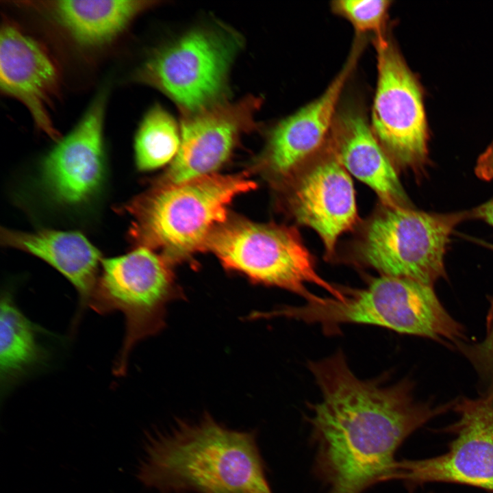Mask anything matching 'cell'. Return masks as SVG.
Returning a JSON list of instances; mask_svg holds the SVG:
<instances>
[{
  "label": "cell",
  "instance_id": "obj_14",
  "mask_svg": "<svg viewBox=\"0 0 493 493\" xmlns=\"http://www.w3.org/2000/svg\"><path fill=\"white\" fill-rule=\"evenodd\" d=\"M288 205L299 223L316 231L328 256L333 254L338 238L357 221L353 184L335 153L297 177Z\"/></svg>",
  "mask_w": 493,
  "mask_h": 493
},
{
  "label": "cell",
  "instance_id": "obj_10",
  "mask_svg": "<svg viewBox=\"0 0 493 493\" xmlns=\"http://www.w3.org/2000/svg\"><path fill=\"white\" fill-rule=\"evenodd\" d=\"M377 83L372 108V130L399 163L413 166L427 154V124L416 77L393 41L375 37Z\"/></svg>",
  "mask_w": 493,
  "mask_h": 493
},
{
  "label": "cell",
  "instance_id": "obj_6",
  "mask_svg": "<svg viewBox=\"0 0 493 493\" xmlns=\"http://www.w3.org/2000/svg\"><path fill=\"white\" fill-rule=\"evenodd\" d=\"M101 268L87 306L100 314H123L125 333L113 366L123 376L134 346L164 328L168 304L182 295L167 260L147 247L102 260Z\"/></svg>",
  "mask_w": 493,
  "mask_h": 493
},
{
  "label": "cell",
  "instance_id": "obj_4",
  "mask_svg": "<svg viewBox=\"0 0 493 493\" xmlns=\"http://www.w3.org/2000/svg\"><path fill=\"white\" fill-rule=\"evenodd\" d=\"M273 316L318 323L327 328L344 323L377 325L459 348L465 340L462 327L443 307L432 286L383 275L364 288L344 292L342 300L320 297L300 307L275 309Z\"/></svg>",
  "mask_w": 493,
  "mask_h": 493
},
{
  "label": "cell",
  "instance_id": "obj_19",
  "mask_svg": "<svg viewBox=\"0 0 493 493\" xmlns=\"http://www.w3.org/2000/svg\"><path fill=\"white\" fill-rule=\"evenodd\" d=\"M43 330L17 306L8 290L1 296L0 383L1 396L33 372L42 367L48 351L40 340Z\"/></svg>",
  "mask_w": 493,
  "mask_h": 493
},
{
  "label": "cell",
  "instance_id": "obj_18",
  "mask_svg": "<svg viewBox=\"0 0 493 493\" xmlns=\"http://www.w3.org/2000/svg\"><path fill=\"white\" fill-rule=\"evenodd\" d=\"M3 244L34 255L52 266L75 288L81 310L87 306L102 259L97 249L81 233L42 229L24 232L4 229Z\"/></svg>",
  "mask_w": 493,
  "mask_h": 493
},
{
  "label": "cell",
  "instance_id": "obj_9",
  "mask_svg": "<svg viewBox=\"0 0 493 493\" xmlns=\"http://www.w3.org/2000/svg\"><path fill=\"white\" fill-rule=\"evenodd\" d=\"M458 418L448 451L422 459L396 461L385 481L409 488L435 482L469 485L493 492V399L464 398L455 404Z\"/></svg>",
  "mask_w": 493,
  "mask_h": 493
},
{
  "label": "cell",
  "instance_id": "obj_12",
  "mask_svg": "<svg viewBox=\"0 0 493 493\" xmlns=\"http://www.w3.org/2000/svg\"><path fill=\"white\" fill-rule=\"evenodd\" d=\"M260 97L248 95L181 116V141L163 184H179L213 174L230 157L240 136L257 130Z\"/></svg>",
  "mask_w": 493,
  "mask_h": 493
},
{
  "label": "cell",
  "instance_id": "obj_21",
  "mask_svg": "<svg viewBox=\"0 0 493 493\" xmlns=\"http://www.w3.org/2000/svg\"><path fill=\"white\" fill-rule=\"evenodd\" d=\"M391 1L388 0H337L331 2L334 13L348 20L357 33L385 34Z\"/></svg>",
  "mask_w": 493,
  "mask_h": 493
},
{
  "label": "cell",
  "instance_id": "obj_1",
  "mask_svg": "<svg viewBox=\"0 0 493 493\" xmlns=\"http://www.w3.org/2000/svg\"><path fill=\"white\" fill-rule=\"evenodd\" d=\"M309 368L321 393L307 416L313 472L328 493H362L385 481L403 441L451 405L416 401L406 381L361 379L340 351Z\"/></svg>",
  "mask_w": 493,
  "mask_h": 493
},
{
  "label": "cell",
  "instance_id": "obj_22",
  "mask_svg": "<svg viewBox=\"0 0 493 493\" xmlns=\"http://www.w3.org/2000/svg\"><path fill=\"white\" fill-rule=\"evenodd\" d=\"M486 329L483 340L471 346L469 357L485 383L484 395L493 399V305L488 315Z\"/></svg>",
  "mask_w": 493,
  "mask_h": 493
},
{
  "label": "cell",
  "instance_id": "obj_8",
  "mask_svg": "<svg viewBox=\"0 0 493 493\" xmlns=\"http://www.w3.org/2000/svg\"><path fill=\"white\" fill-rule=\"evenodd\" d=\"M463 215L432 214L387 207L368 223L359 246L361 260L383 275L433 286L444 274L450 235Z\"/></svg>",
  "mask_w": 493,
  "mask_h": 493
},
{
  "label": "cell",
  "instance_id": "obj_11",
  "mask_svg": "<svg viewBox=\"0 0 493 493\" xmlns=\"http://www.w3.org/2000/svg\"><path fill=\"white\" fill-rule=\"evenodd\" d=\"M62 82L60 66L46 45L4 16L0 34L1 92L21 103L38 131L56 142L61 137L51 110Z\"/></svg>",
  "mask_w": 493,
  "mask_h": 493
},
{
  "label": "cell",
  "instance_id": "obj_5",
  "mask_svg": "<svg viewBox=\"0 0 493 493\" xmlns=\"http://www.w3.org/2000/svg\"><path fill=\"white\" fill-rule=\"evenodd\" d=\"M242 46L225 27L192 29L153 51L131 79L157 89L192 114L227 101L230 68Z\"/></svg>",
  "mask_w": 493,
  "mask_h": 493
},
{
  "label": "cell",
  "instance_id": "obj_20",
  "mask_svg": "<svg viewBox=\"0 0 493 493\" xmlns=\"http://www.w3.org/2000/svg\"><path fill=\"white\" fill-rule=\"evenodd\" d=\"M180 127L162 105L155 104L144 114L134 138L138 168L149 170L173 160L179 149Z\"/></svg>",
  "mask_w": 493,
  "mask_h": 493
},
{
  "label": "cell",
  "instance_id": "obj_7",
  "mask_svg": "<svg viewBox=\"0 0 493 493\" xmlns=\"http://www.w3.org/2000/svg\"><path fill=\"white\" fill-rule=\"evenodd\" d=\"M205 247L226 268L258 283L292 292L307 302L320 297L308 290L307 283L323 288L336 299H343L342 290L318 275L312 254L294 228L231 220L211 233Z\"/></svg>",
  "mask_w": 493,
  "mask_h": 493
},
{
  "label": "cell",
  "instance_id": "obj_2",
  "mask_svg": "<svg viewBox=\"0 0 493 493\" xmlns=\"http://www.w3.org/2000/svg\"><path fill=\"white\" fill-rule=\"evenodd\" d=\"M136 477L159 493H273L257 431L231 429L209 414L149 433Z\"/></svg>",
  "mask_w": 493,
  "mask_h": 493
},
{
  "label": "cell",
  "instance_id": "obj_3",
  "mask_svg": "<svg viewBox=\"0 0 493 493\" xmlns=\"http://www.w3.org/2000/svg\"><path fill=\"white\" fill-rule=\"evenodd\" d=\"M254 188L242 175L212 174L161 183L125 205L133 219L129 236L139 246L181 258L205 247L211 233L227 221L232 200Z\"/></svg>",
  "mask_w": 493,
  "mask_h": 493
},
{
  "label": "cell",
  "instance_id": "obj_24",
  "mask_svg": "<svg viewBox=\"0 0 493 493\" xmlns=\"http://www.w3.org/2000/svg\"><path fill=\"white\" fill-rule=\"evenodd\" d=\"M478 214L493 227V199L483 205Z\"/></svg>",
  "mask_w": 493,
  "mask_h": 493
},
{
  "label": "cell",
  "instance_id": "obj_17",
  "mask_svg": "<svg viewBox=\"0 0 493 493\" xmlns=\"http://www.w3.org/2000/svg\"><path fill=\"white\" fill-rule=\"evenodd\" d=\"M333 126L334 153L346 171L371 188L387 207L403 206L405 195L396 170L364 116L348 110Z\"/></svg>",
  "mask_w": 493,
  "mask_h": 493
},
{
  "label": "cell",
  "instance_id": "obj_16",
  "mask_svg": "<svg viewBox=\"0 0 493 493\" xmlns=\"http://www.w3.org/2000/svg\"><path fill=\"white\" fill-rule=\"evenodd\" d=\"M55 25L84 49L112 44L142 13L156 6L151 0H63L21 2Z\"/></svg>",
  "mask_w": 493,
  "mask_h": 493
},
{
  "label": "cell",
  "instance_id": "obj_13",
  "mask_svg": "<svg viewBox=\"0 0 493 493\" xmlns=\"http://www.w3.org/2000/svg\"><path fill=\"white\" fill-rule=\"evenodd\" d=\"M107 97V90H101L74 128L57 141L43 161L44 183L60 203H81L100 186L104 173Z\"/></svg>",
  "mask_w": 493,
  "mask_h": 493
},
{
  "label": "cell",
  "instance_id": "obj_15",
  "mask_svg": "<svg viewBox=\"0 0 493 493\" xmlns=\"http://www.w3.org/2000/svg\"><path fill=\"white\" fill-rule=\"evenodd\" d=\"M359 44H355L340 73L321 96L279 121L268 132L257 162L269 175L290 177L320 147L334 123L340 97L361 50Z\"/></svg>",
  "mask_w": 493,
  "mask_h": 493
},
{
  "label": "cell",
  "instance_id": "obj_23",
  "mask_svg": "<svg viewBox=\"0 0 493 493\" xmlns=\"http://www.w3.org/2000/svg\"><path fill=\"white\" fill-rule=\"evenodd\" d=\"M476 170L481 178L488 180L493 179V143L479 158Z\"/></svg>",
  "mask_w": 493,
  "mask_h": 493
}]
</instances>
